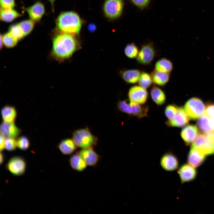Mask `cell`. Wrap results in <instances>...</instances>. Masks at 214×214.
I'll list each match as a JSON object with an SVG mask.
<instances>
[{"instance_id": "obj_31", "label": "cell", "mask_w": 214, "mask_h": 214, "mask_svg": "<svg viewBox=\"0 0 214 214\" xmlns=\"http://www.w3.org/2000/svg\"><path fill=\"white\" fill-rule=\"evenodd\" d=\"M139 51L138 48L133 43L127 44L124 49L126 56L130 59L136 58Z\"/></svg>"}, {"instance_id": "obj_23", "label": "cell", "mask_w": 214, "mask_h": 214, "mask_svg": "<svg viewBox=\"0 0 214 214\" xmlns=\"http://www.w3.org/2000/svg\"><path fill=\"white\" fill-rule=\"evenodd\" d=\"M69 162L72 168L78 171H82L86 167L87 164L78 152L73 155L70 158Z\"/></svg>"}, {"instance_id": "obj_12", "label": "cell", "mask_w": 214, "mask_h": 214, "mask_svg": "<svg viewBox=\"0 0 214 214\" xmlns=\"http://www.w3.org/2000/svg\"><path fill=\"white\" fill-rule=\"evenodd\" d=\"M189 122V118L184 107L178 106L177 111L174 118L167 120L165 122L168 127H182L187 125Z\"/></svg>"}, {"instance_id": "obj_22", "label": "cell", "mask_w": 214, "mask_h": 214, "mask_svg": "<svg viewBox=\"0 0 214 214\" xmlns=\"http://www.w3.org/2000/svg\"><path fill=\"white\" fill-rule=\"evenodd\" d=\"M58 148L62 153L65 155L71 154L77 147L73 139L67 138L62 140L58 145Z\"/></svg>"}, {"instance_id": "obj_19", "label": "cell", "mask_w": 214, "mask_h": 214, "mask_svg": "<svg viewBox=\"0 0 214 214\" xmlns=\"http://www.w3.org/2000/svg\"><path fill=\"white\" fill-rule=\"evenodd\" d=\"M142 72L138 69H130L122 71L121 76L127 83L136 84L138 82Z\"/></svg>"}, {"instance_id": "obj_1", "label": "cell", "mask_w": 214, "mask_h": 214, "mask_svg": "<svg viewBox=\"0 0 214 214\" xmlns=\"http://www.w3.org/2000/svg\"><path fill=\"white\" fill-rule=\"evenodd\" d=\"M78 46L77 40L71 34L61 33L56 35L53 40V54L57 59L64 60L70 57Z\"/></svg>"}, {"instance_id": "obj_29", "label": "cell", "mask_w": 214, "mask_h": 214, "mask_svg": "<svg viewBox=\"0 0 214 214\" xmlns=\"http://www.w3.org/2000/svg\"><path fill=\"white\" fill-rule=\"evenodd\" d=\"M152 82L151 75L142 72L138 82L140 86L146 89L150 87Z\"/></svg>"}, {"instance_id": "obj_37", "label": "cell", "mask_w": 214, "mask_h": 214, "mask_svg": "<svg viewBox=\"0 0 214 214\" xmlns=\"http://www.w3.org/2000/svg\"><path fill=\"white\" fill-rule=\"evenodd\" d=\"M205 114L209 118L214 116V103H209L207 104L205 110Z\"/></svg>"}, {"instance_id": "obj_2", "label": "cell", "mask_w": 214, "mask_h": 214, "mask_svg": "<svg viewBox=\"0 0 214 214\" xmlns=\"http://www.w3.org/2000/svg\"><path fill=\"white\" fill-rule=\"evenodd\" d=\"M56 23L58 30L63 33L78 34L82 22L79 15L72 11L64 12L57 18Z\"/></svg>"}, {"instance_id": "obj_33", "label": "cell", "mask_w": 214, "mask_h": 214, "mask_svg": "<svg viewBox=\"0 0 214 214\" xmlns=\"http://www.w3.org/2000/svg\"><path fill=\"white\" fill-rule=\"evenodd\" d=\"M9 32L18 40L24 37L18 24L12 25L10 26Z\"/></svg>"}, {"instance_id": "obj_14", "label": "cell", "mask_w": 214, "mask_h": 214, "mask_svg": "<svg viewBox=\"0 0 214 214\" xmlns=\"http://www.w3.org/2000/svg\"><path fill=\"white\" fill-rule=\"evenodd\" d=\"M22 9L28 14L30 19L34 21H39L45 13L44 4L40 1H37L32 6Z\"/></svg>"}, {"instance_id": "obj_24", "label": "cell", "mask_w": 214, "mask_h": 214, "mask_svg": "<svg viewBox=\"0 0 214 214\" xmlns=\"http://www.w3.org/2000/svg\"><path fill=\"white\" fill-rule=\"evenodd\" d=\"M1 113L4 122H14L17 116V112L15 107L6 106L2 108Z\"/></svg>"}, {"instance_id": "obj_11", "label": "cell", "mask_w": 214, "mask_h": 214, "mask_svg": "<svg viewBox=\"0 0 214 214\" xmlns=\"http://www.w3.org/2000/svg\"><path fill=\"white\" fill-rule=\"evenodd\" d=\"M160 164L162 168L167 171H172L178 169L179 162L177 158L171 152L164 153L161 157Z\"/></svg>"}, {"instance_id": "obj_5", "label": "cell", "mask_w": 214, "mask_h": 214, "mask_svg": "<svg viewBox=\"0 0 214 214\" xmlns=\"http://www.w3.org/2000/svg\"><path fill=\"white\" fill-rule=\"evenodd\" d=\"M184 108L189 117L195 120L204 114L205 107L203 102L199 98L193 97L185 103Z\"/></svg>"}, {"instance_id": "obj_27", "label": "cell", "mask_w": 214, "mask_h": 214, "mask_svg": "<svg viewBox=\"0 0 214 214\" xmlns=\"http://www.w3.org/2000/svg\"><path fill=\"white\" fill-rule=\"evenodd\" d=\"M197 126L200 130L205 133L211 131L209 122V118L205 114L202 115L198 119Z\"/></svg>"}, {"instance_id": "obj_36", "label": "cell", "mask_w": 214, "mask_h": 214, "mask_svg": "<svg viewBox=\"0 0 214 214\" xmlns=\"http://www.w3.org/2000/svg\"><path fill=\"white\" fill-rule=\"evenodd\" d=\"M1 8L13 9L15 5V0H0Z\"/></svg>"}, {"instance_id": "obj_10", "label": "cell", "mask_w": 214, "mask_h": 214, "mask_svg": "<svg viewBox=\"0 0 214 214\" xmlns=\"http://www.w3.org/2000/svg\"><path fill=\"white\" fill-rule=\"evenodd\" d=\"M6 166L7 169L13 175L21 176L23 175L26 171V163L23 158L16 156L10 159Z\"/></svg>"}, {"instance_id": "obj_26", "label": "cell", "mask_w": 214, "mask_h": 214, "mask_svg": "<svg viewBox=\"0 0 214 214\" xmlns=\"http://www.w3.org/2000/svg\"><path fill=\"white\" fill-rule=\"evenodd\" d=\"M155 70L158 71L169 73L173 68L172 62L169 60L165 58H162L156 63Z\"/></svg>"}, {"instance_id": "obj_9", "label": "cell", "mask_w": 214, "mask_h": 214, "mask_svg": "<svg viewBox=\"0 0 214 214\" xmlns=\"http://www.w3.org/2000/svg\"><path fill=\"white\" fill-rule=\"evenodd\" d=\"M199 150L206 155L214 152V144L209 140L204 134H199L192 143V146Z\"/></svg>"}, {"instance_id": "obj_15", "label": "cell", "mask_w": 214, "mask_h": 214, "mask_svg": "<svg viewBox=\"0 0 214 214\" xmlns=\"http://www.w3.org/2000/svg\"><path fill=\"white\" fill-rule=\"evenodd\" d=\"M204 154L198 149L191 147L187 157V161L195 168L201 166L204 162L206 156Z\"/></svg>"}, {"instance_id": "obj_21", "label": "cell", "mask_w": 214, "mask_h": 214, "mask_svg": "<svg viewBox=\"0 0 214 214\" xmlns=\"http://www.w3.org/2000/svg\"><path fill=\"white\" fill-rule=\"evenodd\" d=\"M151 75L153 83L160 86H164L169 81L170 78L169 73L160 72L155 70L151 73Z\"/></svg>"}, {"instance_id": "obj_17", "label": "cell", "mask_w": 214, "mask_h": 214, "mask_svg": "<svg viewBox=\"0 0 214 214\" xmlns=\"http://www.w3.org/2000/svg\"><path fill=\"white\" fill-rule=\"evenodd\" d=\"M21 130L14 124V122H3L0 125L1 135L4 137L14 138L18 136Z\"/></svg>"}, {"instance_id": "obj_8", "label": "cell", "mask_w": 214, "mask_h": 214, "mask_svg": "<svg viewBox=\"0 0 214 214\" xmlns=\"http://www.w3.org/2000/svg\"><path fill=\"white\" fill-rule=\"evenodd\" d=\"M148 96L146 89L139 85L131 86L128 93V100L130 101L141 105L145 104L147 100Z\"/></svg>"}, {"instance_id": "obj_13", "label": "cell", "mask_w": 214, "mask_h": 214, "mask_svg": "<svg viewBox=\"0 0 214 214\" xmlns=\"http://www.w3.org/2000/svg\"><path fill=\"white\" fill-rule=\"evenodd\" d=\"M178 173L181 183H183L194 180L197 176V171L194 167L188 163H185L179 168Z\"/></svg>"}, {"instance_id": "obj_42", "label": "cell", "mask_w": 214, "mask_h": 214, "mask_svg": "<svg viewBox=\"0 0 214 214\" xmlns=\"http://www.w3.org/2000/svg\"><path fill=\"white\" fill-rule=\"evenodd\" d=\"M0 163L1 164L3 162L4 160V156L3 154L1 152L0 153Z\"/></svg>"}, {"instance_id": "obj_38", "label": "cell", "mask_w": 214, "mask_h": 214, "mask_svg": "<svg viewBox=\"0 0 214 214\" xmlns=\"http://www.w3.org/2000/svg\"><path fill=\"white\" fill-rule=\"evenodd\" d=\"M150 0H130V1L138 7L143 8L149 4Z\"/></svg>"}, {"instance_id": "obj_43", "label": "cell", "mask_w": 214, "mask_h": 214, "mask_svg": "<svg viewBox=\"0 0 214 214\" xmlns=\"http://www.w3.org/2000/svg\"><path fill=\"white\" fill-rule=\"evenodd\" d=\"M48 0L51 3L52 7V10L54 11V1L56 0Z\"/></svg>"}, {"instance_id": "obj_6", "label": "cell", "mask_w": 214, "mask_h": 214, "mask_svg": "<svg viewBox=\"0 0 214 214\" xmlns=\"http://www.w3.org/2000/svg\"><path fill=\"white\" fill-rule=\"evenodd\" d=\"M123 7V0H105L103 5V11L107 18L114 19L120 16Z\"/></svg>"}, {"instance_id": "obj_16", "label": "cell", "mask_w": 214, "mask_h": 214, "mask_svg": "<svg viewBox=\"0 0 214 214\" xmlns=\"http://www.w3.org/2000/svg\"><path fill=\"white\" fill-rule=\"evenodd\" d=\"M78 152L89 166L95 165L99 159V155L92 147L82 149Z\"/></svg>"}, {"instance_id": "obj_40", "label": "cell", "mask_w": 214, "mask_h": 214, "mask_svg": "<svg viewBox=\"0 0 214 214\" xmlns=\"http://www.w3.org/2000/svg\"><path fill=\"white\" fill-rule=\"evenodd\" d=\"M5 148V139L4 137L1 135L0 149L1 151H3Z\"/></svg>"}, {"instance_id": "obj_35", "label": "cell", "mask_w": 214, "mask_h": 214, "mask_svg": "<svg viewBox=\"0 0 214 214\" xmlns=\"http://www.w3.org/2000/svg\"><path fill=\"white\" fill-rule=\"evenodd\" d=\"M17 145L16 141L13 138L7 137L5 139V148L8 151L15 150Z\"/></svg>"}, {"instance_id": "obj_3", "label": "cell", "mask_w": 214, "mask_h": 214, "mask_svg": "<svg viewBox=\"0 0 214 214\" xmlns=\"http://www.w3.org/2000/svg\"><path fill=\"white\" fill-rule=\"evenodd\" d=\"M117 106L120 111L139 119L147 117L149 110L148 105L138 104L129 100L119 101Z\"/></svg>"}, {"instance_id": "obj_32", "label": "cell", "mask_w": 214, "mask_h": 214, "mask_svg": "<svg viewBox=\"0 0 214 214\" xmlns=\"http://www.w3.org/2000/svg\"><path fill=\"white\" fill-rule=\"evenodd\" d=\"M178 107L174 104H169L166 106L164 112L167 120H170L174 118L177 112Z\"/></svg>"}, {"instance_id": "obj_25", "label": "cell", "mask_w": 214, "mask_h": 214, "mask_svg": "<svg viewBox=\"0 0 214 214\" xmlns=\"http://www.w3.org/2000/svg\"><path fill=\"white\" fill-rule=\"evenodd\" d=\"M22 15L13 9H3L1 8L0 12V19L2 21L11 22L14 19L21 17Z\"/></svg>"}, {"instance_id": "obj_39", "label": "cell", "mask_w": 214, "mask_h": 214, "mask_svg": "<svg viewBox=\"0 0 214 214\" xmlns=\"http://www.w3.org/2000/svg\"><path fill=\"white\" fill-rule=\"evenodd\" d=\"M207 139L214 144V132L211 131L205 134Z\"/></svg>"}, {"instance_id": "obj_18", "label": "cell", "mask_w": 214, "mask_h": 214, "mask_svg": "<svg viewBox=\"0 0 214 214\" xmlns=\"http://www.w3.org/2000/svg\"><path fill=\"white\" fill-rule=\"evenodd\" d=\"M198 132V129L196 125H189L185 126L182 129L180 135L185 144L188 145L196 137Z\"/></svg>"}, {"instance_id": "obj_30", "label": "cell", "mask_w": 214, "mask_h": 214, "mask_svg": "<svg viewBox=\"0 0 214 214\" xmlns=\"http://www.w3.org/2000/svg\"><path fill=\"white\" fill-rule=\"evenodd\" d=\"M3 44L7 48H12L15 45L18 40L9 32L4 34L2 37Z\"/></svg>"}, {"instance_id": "obj_41", "label": "cell", "mask_w": 214, "mask_h": 214, "mask_svg": "<svg viewBox=\"0 0 214 214\" xmlns=\"http://www.w3.org/2000/svg\"><path fill=\"white\" fill-rule=\"evenodd\" d=\"M209 122L211 129L214 130V116L209 118Z\"/></svg>"}, {"instance_id": "obj_28", "label": "cell", "mask_w": 214, "mask_h": 214, "mask_svg": "<svg viewBox=\"0 0 214 214\" xmlns=\"http://www.w3.org/2000/svg\"><path fill=\"white\" fill-rule=\"evenodd\" d=\"M35 21L31 19L22 21L18 23L25 36L29 34L33 30Z\"/></svg>"}, {"instance_id": "obj_7", "label": "cell", "mask_w": 214, "mask_h": 214, "mask_svg": "<svg viewBox=\"0 0 214 214\" xmlns=\"http://www.w3.org/2000/svg\"><path fill=\"white\" fill-rule=\"evenodd\" d=\"M155 53L153 43H147L142 45L139 51L136 60L141 64L144 65L149 64L153 60Z\"/></svg>"}, {"instance_id": "obj_20", "label": "cell", "mask_w": 214, "mask_h": 214, "mask_svg": "<svg viewBox=\"0 0 214 214\" xmlns=\"http://www.w3.org/2000/svg\"><path fill=\"white\" fill-rule=\"evenodd\" d=\"M150 94L152 100L157 106H161L166 103L165 94L159 87L155 85L153 86L151 89Z\"/></svg>"}, {"instance_id": "obj_34", "label": "cell", "mask_w": 214, "mask_h": 214, "mask_svg": "<svg viewBox=\"0 0 214 214\" xmlns=\"http://www.w3.org/2000/svg\"><path fill=\"white\" fill-rule=\"evenodd\" d=\"M17 147L22 150H27L30 146V142L26 136H22L18 138L16 140Z\"/></svg>"}, {"instance_id": "obj_4", "label": "cell", "mask_w": 214, "mask_h": 214, "mask_svg": "<svg viewBox=\"0 0 214 214\" xmlns=\"http://www.w3.org/2000/svg\"><path fill=\"white\" fill-rule=\"evenodd\" d=\"M72 139L77 147L82 149L92 147L97 144L98 140V138L87 128L74 131Z\"/></svg>"}]
</instances>
